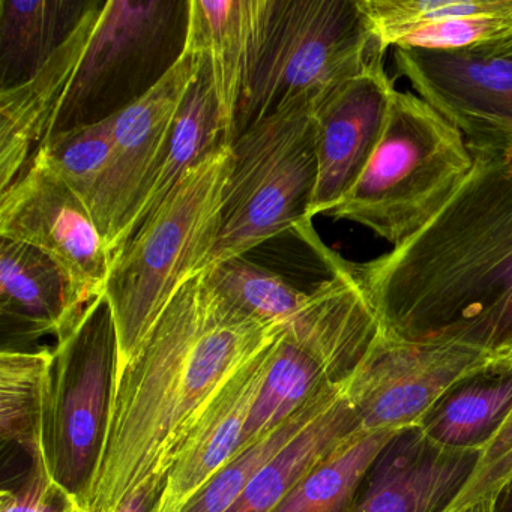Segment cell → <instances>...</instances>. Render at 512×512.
<instances>
[{"instance_id":"1","label":"cell","mask_w":512,"mask_h":512,"mask_svg":"<svg viewBox=\"0 0 512 512\" xmlns=\"http://www.w3.org/2000/svg\"><path fill=\"white\" fill-rule=\"evenodd\" d=\"M470 152L472 170L424 229L352 269L386 334L502 358L512 349V157Z\"/></svg>"},{"instance_id":"2","label":"cell","mask_w":512,"mask_h":512,"mask_svg":"<svg viewBox=\"0 0 512 512\" xmlns=\"http://www.w3.org/2000/svg\"><path fill=\"white\" fill-rule=\"evenodd\" d=\"M283 332L230 304L194 275L173 296L113 386L91 512L164 478L176 452L224 385Z\"/></svg>"},{"instance_id":"3","label":"cell","mask_w":512,"mask_h":512,"mask_svg":"<svg viewBox=\"0 0 512 512\" xmlns=\"http://www.w3.org/2000/svg\"><path fill=\"white\" fill-rule=\"evenodd\" d=\"M232 160V145L203 158L113 259L104 296L118 340L115 380L176 292L205 268L220 233Z\"/></svg>"},{"instance_id":"4","label":"cell","mask_w":512,"mask_h":512,"mask_svg":"<svg viewBox=\"0 0 512 512\" xmlns=\"http://www.w3.org/2000/svg\"><path fill=\"white\" fill-rule=\"evenodd\" d=\"M472 167L460 130L418 95L395 89L367 166L328 214L397 248L442 211Z\"/></svg>"},{"instance_id":"5","label":"cell","mask_w":512,"mask_h":512,"mask_svg":"<svg viewBox=\"0 0 512 512\" xmlns=\"http://www.w3.org/2000/svg\"><path fill=\"white\" fill-rule=\"evenodd\" d=\"M311 107L287 104L233 140L221 229L203 271L308 220L317 181Z\"/></svg>"},{"instance_id":"6","label":"cell","mask_w":512,"mask_h":512,"mask_svg":"<svg viewBox=\"0 0 512 512\" xmlns=\"http://www.w3.org/2000/svg\"><path fill=\"white\" fill-rule=\"evenodd\" d=\"M185 14L187 2H89L67 40L68 79L43 143L121 112V97L134 103L149 91L143 82L157 85L163 76L151 68L173 67L157 59L163 58L164 46L172 40L169 34Z\"/></svg>"},{"instance_id":"7","label":"cell","mask_w":512,"mask_h":512,"mask_svg":"<svg viewBox=\"0 0 512 512\" xmlns=\"http://www.w3.org/2000/svg\"><path fill=\"white\" fill-rule=\"evenodd\" d=\"M116 359L115 320L109 301L101 295L56 337L47 376V470L70 499L85 506L109 428Z\"/></svg>"},{"instance_id":"8","label":"cell","mask_w":512,"mask_h":512,"mask_svg":"<svg viewBox=\"0 0 512 512\" xmlns=\"http://www.w3.org/2000/svg\"><path fill=\"white\" fill-rule=\"evenodd\" d=\"M376 50L358 0H275L235 139L287 104L316 103L358 74Z\"/></svg>"},{"instance_id":"9","label":"cell","mask_w":512,"mask_h":512,"mask_svg":"<svg viewBox=\"0 0 512 512\" xmlns=\"http://www.w3.org/2000/svg\"><path fill=\"white\" fill-rule=\"evenodd\" d=\"M202 68V58L184 46L154 88L113 115L112 164L91 208L113 259L136 232L179 110Z\"/></svg>"},{"instance_id":"10","label":"cell","mask_w":512,"mask_h":512,"mask_svg":"<svg viewBox=\"0 0 512 512\" xmlns=\"http://www.w3.org/2000/svg\"><path fill=\"white\" fill-rule=\"evenodd\" d=\"M497 358L455 341H410L382 332L346 382L362 430L416 427L460 380Z\"/></svg>"},{"instance_id":"11","label":"cell","mask_w":512,"mask_h":512,"mask_svg":"<svg viewBox=\"0 0 512 512\" xmlns=\"http://www.w3.org/2000/svg\"><path fill=\"white\" fill-rule=\"evenodd\" d=\"M0 238L49 254L67 272L83 308L106 292L113 262L106 239L41 149L0 193Z\"/></svg>"},{"instance_id":"12","label":"cell","mask_w":512,"mask_h":512,"mask_svg":"<svg viewBox=\"0 0 512 512\" xmlns=\"http://www.w3.org/2000/svg\"><path fill=\"white\" fill-rule=\"evenodd\" d=\"M395 68L470 151L512 157V56L491 46L439 52L394 49Z\"/></svg>"},{"instance_id":"13","label":"cell","mask_w":512,"mask_h":512,"mask_svg":"<svg viewBox=\"0 0 512 512\" xmlns=\"http://www.w3.org/2000/svg\"><path fill=\"white\" fill-rule=\"evenodd\" d=\"M394 91L376 50L358 74L313 104L317 181L308 220L331 212L355 184L376 148Z\"/></svg>"},{"instance_id":"14","label":"cell","mask_w":512,"mask_h":512,"mask_svg":"<svg viewBox=\"0 0 512 512\" xmlns=\"http://www.w3.org/2000/svg\"><path fill=\"white\" fill-rule=\"evenodd\" d=\"M275 0H188L185 46L205 62L226 145L262 58Z\"/></svg>"},{"instance_id":"15","label":"cell","mask_w":512,"mask_h":512,"mask_svg":"<svg viewBox=\"0 0 512 512\" xmlns=\"http://www.w3.org/2000/svg\"><path fill=\"white\" fill-rule=\"evenodd\" d=\"M479 457L436 445L418 425L397 431L368 470L352 512H448Z\"/></svg>"},{"instance_id":"16","label":"cell","mask_w":512,"mask_h":512,"mask_svg":"<svg viewBox=\"0 0 512 512\" xmlns=\"http://www.w3.org/2000/svg\"><path fill=\"white\" fill-rule=\"evenodd\" d=\"M278 338L221 388L185 437L154 512L184 511L191 499L241 454L245 427L268 376Z\"/></svg>"},{"instance_id":"17","label":"cell","mask_w":512,"mask_h":512,"mask_svg":"<svg viewBox=\"0 0 512 512\" xmlns=\"http://www.w3.org/2000/svg\"><path fill=\"white\" fill-rule=\"evenodd\" d=\"M0 311L25 334L58 337L79 320L85 308L67 272L49 254L2 238Z\"/></svg>"},{"instance_id":"18","label":"cell","mask_w":512,"mask_h":512,"mask_svg":"<svg viewBox=\"0 0 512 512\" xmlns=\"http://www.w3.org/2000/svg\"><path fill=\"white\" fill-rule=\"evenodd\" d=\"M512 412V364H496L455 383L421 419L428 440L457 451H484Z\"/></svg>"},{"instance_id":"19","label":"cell","mask_w":512,"mask_h":512,"mask_svg":"<svg viewBox=\"0 0 512 512\" xmlns=\"http://www.w3.org/2000/svg\"><path fill=\"white\" fill-rule=\"evenodd\" d=\"M359 430L358 415L344 386L343 394L329 409L257 472L227 512H274L320 461Z\"/></svg>"},{"instance_id":"20","label":"cell","mask_w":512,"mask_h":512,"mask_svg":"<svg viewBox=\"0 0 512 512\" xmlns=\"http://www.w3.org/2000/svg\"><path fill=\"white\" fill-rule=\"evenodd\" d=\"M89 2L0 0L2 89L31 80L68 40Z\"/></svg>"},{"instance_id":"21","label":"cell","mask_w":512,"mask_h":512,"mask_svg":"<svg viewBox=\"0 0 512 512\" xmlns=\"http://www.w3.org/2000/svg\"><path fill=\"white\" fill-rule=\"evenodd\" d=\"M52 347L35 352L0 353V433L4 445H16L31 464H46L44 418Z\"/></svg>"},{"instance_id":"22","label":"cell","mask_w":512,"mask_h":512,"mask_svg":"<svg viewBox=\"0 0 512 512\" xmlns=\"http://www.w3.org/2000/svg\"><path fill=\"white\" fill-rule=\"evenodd\" d=\"M395 433L361 428L320 461L274 512H352L368 470Z\"/></svg>"},{"instance_id":"23","label":"cell","mask_w":512,"mask_h":512,"mask_svg":"<svg viewBox=\"0 0 512 512\" xmlns=\"http://www.w3.org/2000/svg\"><path fill=\"white\" fill-rule=\"evenodd\" d=\"M223 145L226 143L221 131L220 112L208 68L203 62L202 71L179 110L166 158L137 221L136 232L160 208L181 179Z\"/></svg>"},{"instance_id":"24","label":"cell","mask_w":512,"mask_h":512,"mask_svg":"<svg viewBox=\"0 0 512 512\" xmlns=\"http://www.w3.org/2000/svg\"><path fill=\"white\" fill-rule=\"evenodd\" d=\"M331 385L335 382L325 368L281 334L268 376L251 409L242 451L271 433Z\"/></svg>"},{"instance_id":"25","label":"cell","mask_w":512,"mask_h":512,"mask_svg":"<svg viewBox=\"0 0 512 512\" xmlns=\"http://www.w3.org/2000/svg\"><path fill=\"white\" fill-rule=\"evenodd\" d=\"M346 383H335L308 401L301 410L271 433L254 442L220 470L182 512H227L242 496L254 476L272 460L287 443L301 434L314 419L319 418L343 394Z\"/></svg>"},{"instance_id":"26","label":"cell","mask_w":512,"mask_h":512,"mask_svg":"<svg viewBox=\"0 0 512 512\" xmlns=\"http://www.w3.org/2000/svg\"><path fill=\"white\" fill-rule=\"evenodd\" d=\"M203 275L230 304L281 332L292 325L308 298V293L245 256L224 260Z\"/></svg>"},{"instance_id":"27","label":"cell","mask_w":512,"mask_h":512,"mask_svg":"<svg viewBox=\"0 0 512 512\" xmlns=\"http://www.w3.org/2000/svg\"><path fill=\"white\" fill-rule=\"evenodd\" d=\"M358 5L383 55L413 32L445 20L512 14V0H358Z\"/></svg>"},{"instance_id":"28","label":"cell","mask_w":512,"mask_h":512,"mask_svg":"<svg viewBox=\"0 0 512 512\" xmlns=\"http://www.w3.org/2000/svg\"><path fill=\"white\" fill-rule=\"evenodd\" d=\"M38 149L91 211L112 164L113 116L55 134Z\"/></svg>"},{"instance_id":"29","label":"cell","mask_w":512,"mask_h":512,"mask_svg":"<svg viewBox=\"0 0 512 512\" xmlns=\"http://www.w3.org/2000/svg\"><path fill=\"white\" fill-rule=\"evenodd\" d=\"M512 35L511 16H472L445 20L427 26L404 38L397 47L404 49L455 50L493 46Z\"/></svg>"},{"instance_id":"30","label":"cell","mask_w":512,"mask_h":512,"mask_svg":"<svg viewBox=\"0 0 512 512\" xmlns=\"http://www.w3.org/2000/svg\"><path fill=\"white\" fill-rule=\"evenodd\" d=\"M512 476V412L499 433L481 452L478 464L448 512L466 508L479 500L496 499Z\"/></svg>"},{"instance_id":"31","label":"cell","mask_w":512,"mask_h":512,"mask_svg":"<svg viewBox=\"0 0 512 512\" xmlns=\"http://www.w3.org/2000/svg\"><path fill=\"white\" fill-rule=\"evenodd\" d=\"M71 500L52 481L44 464H31L22 487L2 490L0 512H65Z\"/></svg>"},{"instance_id":"32","label":"cell","mask_w":512,"mask_h":512,"mask_svg":"<svg viewBox=\"0 0 512 512\" xmlns=\"http://www.w3.org/2000/svg\"><path fill=\"white\" fill-rule=\"evenodd\" d=\"M166 476L143 482L136 490L127 494L112 512H154L155 506L163 494Z\"/></svg>"},{"instance_id":"33","label":"cell","mask_w":512,"mask_h":512,"mask_svg":"<svg viewBox=\"0 0 512 512\" xmlns=\"http://www.w3.org/2000/svg\"><path fill=\"white\" fill-rule=\"evenodd\" d=\"M494 512H512V476L497 493L494 500Z\"/></svg>"},{"instance_id":"34","label":"cell","mask_w":512,"mask_h":512,"mask_svg":"<svg viewBox=\"0 0 512 512\" xmlns=\"http://www.w3.org/2000/svg\"><path fill=\"white\" fill-rule=\"evenodd\" d=\"M494 500L496 499L479 500V502L472 503V505L466 506V508L452 512H494Z\"/></svg>"},{"instance_id":"35","label":"cell","mask_w":512,"mask_h":512,"mask_svg":"<svg viewBox=\"0 0 512 512\" xmlns=\"http://www.w3.org/2000/svg\"><path fill=\"white\" fill-rule=\"evenodd\" d=\"M493 49L497 52L505 53V55L512 56V35L506 38V40L500 41V43L493 44Z\"/></svg>"},{"instance_id":"36","label":"cell","mask_w":512,"mask_h":512,"mask_svg":"<svg viewBox=\"0 0 512 512\" xmlns=\"http://www.w3.org/2000/svg\"><path fill=\"white\" fill-rule=\"evenodd\" d=\"M65 512H91L88 508H86L83 503L77 502V500H71L70 505H68L67 511Z\"/></svg>"},{"instance_id":"37","label":"cell","mask_w":512,"mask_h":512,"mask_svg":"<svg viewBox=\"0 0 512 512\" xmlns=\"http://www.w3.org/2000/svg\"><path fill=\"white\" fill-rule=\"evenodd\" d=\"M497 359H500V361H505V362H509V364H512V349L509 350V352L506 353V355H503L502 358H497Z\"/></svg>"}]
</instances>
